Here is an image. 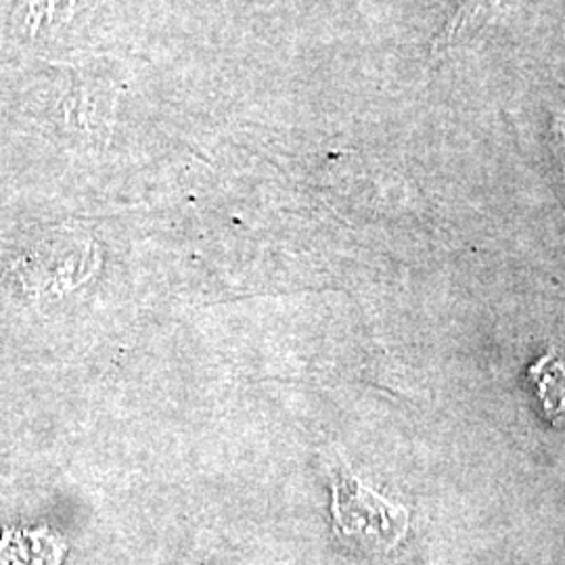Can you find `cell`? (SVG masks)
<instances>
[{"label": "cell", "mask_w": 565, "mask_h": 565, "mask_svg": "<svg viewBox=\"0 0 565 565\" xmlns=\"http://www.w3.org/2000/svg\"><path fill=\"white\" fill-rule=\"evenodd\" d=\"M331 486L333 524L343 543L366 553H387L401 545L408 530L406 507L364 486L342 457L331 471Z\"/></svg>", "instance_id": "1"}, {"label": "cell", "mask_w": 565, "mask_h": 565, "mask_svg": "<svg viewBox=\"0 0 565 565\" xmlns=\"http://www.w3.org/2000/svg\"><path fill=\"white\" fill-rule=\"evenodd\" d=\"M70 88L65 93V120L90 137V141L105 139L116 120V103L120 84L102 65L70 67Z\"/></svg>", "instance_id": "2"}, {"label": "cell", "mask_w": 565, "mask_h": 565, "mask_svg": "<svg viewBox=\"0 0 565 565\" xmlns=\"http://www.w3.org/2000/svg\"><path fill=\"white\" fill-rule=\"evenodd\" d=\"M524 2L525 0H465L463 7L455 13L450 23H446L443 34L434 42V51H445L457 39L503 20L509 13L518 11Z\"/></svg>", "instance_id": "3"}, {"label": "cell", "mask_w": 565, "mask_h": 565, "mask_svg": "<svg viewBox=\"0 0 565 565\" xmlns=\"http://www.w3.org/2000/svg\"><path fill=\"white\" fill-rule=\"evenodd\" d=\"M530 377L536 384L539 398L545 406L546 417L565 427V366L555 354H546L532 366Z\"/></svg>", "instance_id": "4"}]
</instances>
